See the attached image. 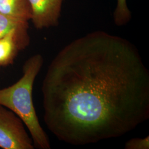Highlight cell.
<instances>
[{"label":"cell","mask_w":149,"mask_h":149,"mask_svg":"<svg viewBox=\"0 0 149 149\" xmlns=\"http://www.w3.org/2000/svg\"><path fill=\"white\" fill-rule=\"evenodd\" d=\"M34 27L42 29L59 24L63 0H28Z\"/></svg>","instance_id":"cell-4"},{"label":"cell","mask_w":149,"mask_h":149,"mask_svg":"<svg viewBox=\"0 0 149 149\" xmlns=\"http://www.w3.org/2000/svg\"><path fill=\"white\" fill-rule=\"evenodd\" d=\"M28 22L18 21L0 13V38L12 32L28 33Z\"/></svg>","instance_id":"cell-7"},{"label":"cell","mask_w":149,"mask_h":149,"mask_svg":"<svg viewBox=\"0 0 149 149\" xmlns=\"http://www.w3.org/2000/svg\"><path fill=\"white\" fill-rule=\"evenodd\" d=\"M21 119L9 109L0 105V148L33 149L32 139Z\"/></svg>","instance_id":"cell-3"},{"label":"cell","mask_w":149,"mask_h":149,"mask_svg":"<svg viewBox=\"0 0 149 149\" xmlns=\"http://www.w3.org/2000/svg\"><path fill=\"white\" fill-rule=\"evenodd\" d=\"M113 18L115 24L118 26H124L130 21L132 13L128 8L127 0H117Z\"/></svg>","instance_id":"cell-8"},{"label":"cell","mask_w":149,"mask_h":149,"mask_svg":"<svg viewBox=\"0 0 149 149\" xmlns=\"http://www.w3.org/2000/svg\"><path fill=\"white\" fill-rule=\"evenodd\" d=\"M43 56L36 54L27 59L22 68L21 78L13 85L0 89V105L14 112L26 126L34 148L50 149L46 133L40 125L33 101L34 81L43 66Z\"/></svg>","instance_id":"cell-2"},{"label":"cell","mask_w":149,"mask_h":149,"mask_svg":"<svg viewBox=\"0 0 149 149\" xmlns=\"http://www.w3.org/2000/svg\"><path fill=\"white\" fill-rule=\"evenodd\" d=\"M28 33L12 31L0 38V66L12 64L18 53L28 46Z\"/></svg>","instance_id":"cell-5"},{"label":"cell","mask_w":149,"mask_h":149,"mask_svg":"<svg viewBox=\"0 0 149 149\" xmlns=\"http://www.w3.org/2000/svg\"><path fill=\"white\" fill-rule=\"evenodd\" d=\"M44 121L73 145L122 136L149 118V72L128 40L95 31L66 45L42 86Z\"/></svg>","instance_id":"cell-1"},{"label":"cell","mask_w":149,"mask_h":149,"mask_svg":"<svg viewBox=\"0 0 149 149\" xmlns=\"http://www.w3.org/2000/svg\"><path fill=\"white\" fill-rule=\"evenodd\" d=\"M0 13L22 22H28L32 16L28 0H0Z\"/></svg>","instance_id":"cell-6"},{"label":"cell","mask_w":149,"mask_h":149,"mask_svg":"<svg viewBox=\"0 0 149 149\" xmlns=\"http://www.w3.org/2000/svg\"><path fill=\"white\" fill-rule=\"evenodd\" d=\"M126 149H149V136L145 138H133L125 144Z\"/></svg>","instance_id":"cell-9"}]
</instances>
